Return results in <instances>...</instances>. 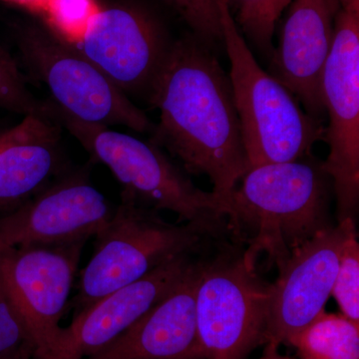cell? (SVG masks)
Masks as SVG:
<instances>
[{
  "mask_svg": "<svg viewBox=\"0 0 359 359\" xmlns=\"http://www.w3.org/2000/svg\"><path fill=\"white\" fill-rule=\"evenodd\" d=\"M269 299L271 283L242 245L226 241L205 257L196 295L201 359H247L266 344Z\"/></svg>",
  "mask_w": 359,
  "mask_h": 359,
  "instance_id": "6",
  "label": "cell"
},
{
  "mask_svg": "<svg viewBox=\"0 0 359 359\" xmlns=\"http://www.w3.org/2000/svg\"><path fill=\"white\" fill-rule=\"evenodd\" d=\"M203 262L199 257L166 297L86 359H201L196 295Z\"/></svg>",
  "mask_w": 359,
  "mask_h": 359,
  "instance_id": "15",
  "label": "cell"
},
{
  "mask_svg": "<svg viewBox=\"0 0 359 359\" xmlns=\"http://www.w3.org/2000/svg\"><path fill=\"white\" fill-rule=\"evenodd\" d=\"M37 348L0 276V359H34Z\"/></svg>",
  "mask_w": 359,
  "mask_h": 359,
  "instance_id": "18",
  "label": "cell"
},
{
  "mask_svg": "<svg viewBox=\"0 0 359 359\" xmlns=\"http://www.w3.org/2000/svg\"><path fill=\"white\" fill-rule=\"evenodd\" d=\"M223 42L243 144L250 168L294 162L325 139V127L257 62L238 32L228 0H218Z\"/></svg>",
  "mask_w": 359,
  "mask_h": 359,
  "instance_id": "5",
  "label": "cell"
},
{
  "mask_svg": "<svg viewBox=\"0 0 359 359\" xmlns=\"http://www.w3.org/2000/svg\"><path fill=\"white\" fill-rule=\"evenodd\" d=\"M228 1H229V0H228Z\"/></svg>",
  "mask_w": 359,
  "mask_h": 359,
  "instance_id": "27",
  "label": "cell"
},
{
  "mask_svg": "<svg viewBox=\"0 0 359 359\" xmlns=\"http://www.w3.org/2000/svg\"><path fill=\"white\" fill-rule=\"evenodd\" d=\"M197 261L195 256L177 257L106 295L63 327L45 359H86L98 353L166 297Z\"/></svg>",
  "mask_w": 359,
  "mask_h": 359,
  "instance_id": "13",
  "label": "cell"
},
{
  "mask_svg": "<svg viewBox=\"0 0 359 359\" xmlns=\"http://www.w3.org/2000/svg\"><path fill=\"white\" fill-rule=\"evenodd\" d=\"M47 13L56 34L65 41L81 39L96 13L94 0H47Z\"/></svg>",
  "mask_w": 359,
  "mask_h": 359,
  "instance_id": "23",
  "label": "cell"
},
{
  "mask_svg": "<svg viewBox=\"0 0 359 359\" xmlns=\"http://www.w3.org/2000/svg\"><path fill=\"white\" fill-rule=\"evenodd\" d=\"M61 126L81 144L93 162L109 168L122 186L121 198L156 211L174 212L180 224L226 226V205L214 192L201 190L185 170L162 149L128 134L72 117L48 101Z\"/></svg>",
  "mask_w": 359,
  "mask_h": 359,
  "instance_id": "4",
  "label": "cell"
},
{
  "mask_svg": "<svg viewBox=\"0 0 359 359\" xmlns=\"http://www.w3.org/2000/svg\"><path fill=\"white\" fill-rule=\"evenodd\" d=\"M354 233L355 221L339 222L299 248L278 269L271 283L266 344H289L325 311L344 243Z\"/></svg>",
  "mask_w": 359,
  "mask_h": 359,
  "instance_id": "12",
  "label": "cell"
},
{
  "mask_svg": "<svg viewBox=\"0 0 359 359\" xmlns=\"http://www.w3.org/2000/svg\"><path fill=\"white\" fill-rule=\"evenodd\" d=\"M94 238L93 256L80 271L76 294L68 302L73 318L168 262L197 256L230 236L221 226L170 223L156 210L122 201Z\"/></svg>",
  "mask_w": 359,
  "mask_h": 359,
  "instance_id": "3",
  "label": "cell"
},
{
  "mask_svg": "<svg viewBox=\"0 0 359 359\" xmlns=\"http://www.w3.org/2000/svg\"><path fill=\"white\" fill-rule=\"evenodd\" d=\"M172 44L147 9L117 4L96 11L77 47L125 95L148 97Z\"/></svg>",
  "mask_w": 359,
  "mask_h": 359,
  "instance_id": "10",
  "label": "cell"
},
{
  "mask_svg": "<svg viewBox=\"0 0 359 359\" xmlns=\"http://www.w3.org/2000/svg\"><path fill=\"white\" fill-rule=\"evenodd\" d=\"M16 37L26 67L46 85L61 110L92 124L152 132L154 125L145 113L74 44L36 25L21 26Z\"/></svg>",
  "mask_w": 359,
  "mask_h": 359,
  "instance_id": "7",
  "label": "cell"
},
{
  "mask_svg": "<svg viewBox=\"0 0 359 359\" xmlns=\"http://www.w3.org/2000/svg\"><path fill=\"white\" fill-rule=\"evenodd\" d=\"M287 344L301 359H359V323L325 311Z\"/></svg>",
  "mask_w": 359,
  "mask_h": 359,
  "instance_id": "17",
  "label": "cell"
},
{
  "mask_svg": "<svg viewBox=\"0 0 359 359\" xmlns=\"http://www.w3.org/2000/svg\"><path fill=\"white\" fill-rule=\"evenodd\" d=\"M330 147L323 170L332 182L337 221H355L359 203V0H339L332 50L323 71Z\"/></svg>",
  "mask_w": 359,
  "mask_h": 359,
  "instance_id": "8",
  "label": "cell"
},
{
  "mask_svg": "<svg viewBox=\"0 0 359 359\" xmlns=\"http://www.w3.org/2000/svg\"><path fill=\"white\" fill-rule=\"evenodd\" d=\"M159 110L151 143L205 175L224 205L250 164L229 74L200 39L177 40L147 97Z\"/></svg>",
  "mask_w": 359,
  "mask_h": 359,
  "instance_id": "1",
  "label": "cell"
},
{
  "mask_svg": "<svg viewBox=\"0 0 359 359\" xmlns=\"http://www.w3.org/2000/svg\"><path fill=\"white\" fill-rule=\"evenodd\" d=\"M86 242L0 247V276L36 344L34 359L48 358L62 334Z\"/></svg>",
  "mask_w": 359,
  "mask_h": 359,
  "instance_id": "9",
  "label": "cell"
},
{
  "mask_svg": "<svg viewBox=\"0 0 359 359\" xmlns=\"http://www.w3.org/2000/svg\"><path fill=\"white\" fill-rule=\"evenodd\" d=\"M11 1L20 4L21 6L36 8V7L41 6V4H46L47 0H11Z\"/></svg>",
  "mask_w": 359,
  "mask_h": 359,
  "instance_id": "26",
  "label": "cell"
},
{
  "mask_svg": "<svg viewBox=\"0 0 359 359\" xmlns=\"http://www.w3.org/2000/svg\"><path fill=\"white\" fill-rule=\"evenodd\" d=\"M205 44L223 41L218 0H166Z\"/></svg>",
  "mask_w": 359,
  "mask_h": 359,
  "instance_id": "22",
  "label": "cell"
},
{
  "mask_svg": "<svg viewBox=\"0 0 359 359\" xmlns=\"http://www.w3.org/2000/svg\"><path fill=\"white\" fill-rule=\"evenodd\" d=\"M44 106L27 88L15 61L0 46V109L26 116L43 110Z\"/></svg>",
  "mask_w": 359,
  "mask_h": 359,
  "instance_id": "20",
  "label": "cell"
},
{
  "mask_svg": "<svg viewBox=\"0 0 359 359\" xmlns=\"http://www.w3.org/2000/svg\"><path fill=\"white\" fill-rule=\"evenodd\" d=\"M259 359H297L290 358V356L283 355L278 353V346H275V344H266V348H264V351L263 355Z\"/></svg>",
  "mask_w": 359,
  "mask_h": 359,
  "instance_id": "24",
  "label": "cell"
},
{
  "mask_svg": "<svg viewBox=\"0 0 359 359\" xmlns=\"http://www.w3.org/2000/svg\"><path fill=\"white\" fill-rule=\"evenodd\" d=\"M287 8L278 48L271 54V75L321 121L325 112L321 83L339 0H292Z\"/></svg>",
  "mask_w": 359,
  "mask_h": 359,
  "instance_id": "14",
  "label": "cell"
},
{
  "mask_svg": "<svg viewBox=\"0 0 359 359\" xmlns=\"http://www.w3.org/2000/svg\"><path fill=\"white\" fill-rule=\"evenodd\" d=\"M332 182L323 163L309 159L250 168L226 201L231 241L256 264L280 269L290 256L334 226Z\"/></svg>",
  "mask_w": 359,
  "mask_h": 359,
  "instance_id": "2",
  "label": "cell"
},
{
  "mask_svg": "<svg viewBox=\"0 0 359 359\" xmlns=\"http://www.w3.org/2000/svg\"><path fill=\"white\" fill-rule=\"evenodd\" d=\"M237 9V20L261 50L271 55V39L278 21L275 0H229Z\"/></svg>",
  "mask_w": 359,
  "mask_h": 359,
  "instance_id": "21",
  "label": "cell"
},
{
  "mask_svg": "<svg viewBox=\"0 0 359 359\" xmlns=\"http://www.w3.org/2000/svg\"><path fill=\"white\" fill-rule=\"evenodd\" d=\"M292 0H275V14L276 18H280L283 11L289 6Z\"/></svg>",
  "mask_w": 359,
  "mask_h": 359,
  "instance_id": "25",
  "label": "cell"
},
{
  "mask_svg": "<svg viewBox=\"0 0 359 359\" xmlns=\"http://www.w3.org/2000/svg\"><path fill=\"white\" fill-rule=\"evenodd\" d=\"M61 125L48 103L0 136V212L25 204L62 174Z\"/></svg>",
  "mask_w": 359,
  "mask_h": 359,
  "instance_id": "16",
  "label": "cell"
},
{
  "mask_svg": "<svg viewBox=\"0 0 359 359\" xmlns=\"http://www.w3.org/2000/svg\"><path fill=\"white\" fill-rule=\"evenodd\" d=\"M340 311L349 320L359 323V244L358 233L344 243L339 271L332 292Z\"/></svg>",
  "mask_w": 359,
  "mask_h": 359,
  "instance_id": "19",
  "label": "cell"
},
{
  "mask_svg": "<svg viewBox=\"0 0 359 359\" xmlns=\"http://www.w3.org/2000/svg\"><path fill=\"white\" fill-rule=\"evenodd\" d=\"M114 211L90 181L88 165L67 169L25 204L0 217V247L88 241Z\"/></svg>",
  "mask_w": 359,
  "mask_h": 359,
  "instance_id": "11",
  "label": "cell"
}]
</instances>
